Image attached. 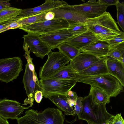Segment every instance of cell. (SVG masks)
Here are the masks:
<instances>
[{
  "mask_svg": "<svg viewBox=\"0 0 124 124\" xmlns=\"http://www.w3.org/2000/svg\"><path fill=\"white\" fill-rule=\"evenodd\" d=\"M85 23L100 41H106L120 35L119 29L110 13L106 11L96 17L88 18Z\"/></svg>",
  "mask_w": 124,
  "mask_h": 124,
  "instance_id": "6da1fadb",
  "label": "cell"
},
{
  "mask_svg": "<svg viewBox=\"0 0 124 124\" xmlns=\"http://www.w3.org/2000/svg\"><path fill=\"white\" fill-rule=\"evenodd\" d=\"M23 116L17 118L18 124H64L65 115L59 109L48 107L42 111L29 109Z\"/></svg>",
  "mask_w": 124,
  "mask_h": 124,
  "instance_id": "7a4b0ae2",
  "label": "cell"
},
{
  "mask_svg": "<svg viewBox=\"0 0 124 124\" xmlns=\"http://www.w3.org/2000/svg\"><path fill=\"white\" fill-rule=\"evenodd\" d=\"M82 103L83 110L78 116L79 119L94 124H106L114 116L107 112L106 104H98L89 95L83 98Z\"/></svg>",
  "mask_w": 124,
  "mask_h": 124,
  "instance_id": "3957f363",
  "label": "cell"
},
{
  "mask_svg": "<svg viewBox=\"0 0 124 124\" xmlns=\"http://www.w3.org/2000/svg\"><path fill=\"white\" fill-rule=\"evenodd\" d=\"M99 88L105 91L111 97H116L123 90V86L116 78L109 73L93 76H79L76 80Z\"/></svg>",
  "mask_w": 124,
  "mask_h": 124,
  "instance_id": "277c9868",
  "label": "cell"
},
{
  "mask_svg": "<svg viewBox=\"0 0 124 124\" xmlns=\"http://www.w3.org/2000/svg\"><path fill=\"white\" fill-rule=\"evenodd\" d=\"M27 63L25 65L23 82L28 98L24 102V105L29 104L32 106L34 99L35 94L37 91H41V88L34 65L30 57L26 58Z\"/></svg>",
  "mask_w": 124,
  "mask_h": 124,
  "instance_id": "5b68a950",
  "label": "cell"
},
{
  "mask_svg": "<svg viewBox=\"0 0 124 124\" xmlns=\"http://www.w3.org/2000/svg\"><path fill=\"white\" fill-rule=\"evenodd\" d=\"M43 96L46 98L48 95L59 94L67 95L68 91L76 85L75 80H62L48 78L39 80Z\"/></svg>",
  "mask_w": 124,
  "mask_h": 124,
  "instance_id": "8992f818",
  "label": "cell"
},
{
  "mask_svg": "<svg viewBox=\"0 0 124 124\" xmlns=\"http://www.w3.org/2000/svg\"><path fill=\"white\" fill-rule=\"evenodd\" d=\"M47 55L46 62L40 68L39 74L41 79L50 78L70 61L69 59L59 51H51Z\"/></svg>",
  "mask_w": 124,
  "mask_h": 124,
  "instance_id": "52a82bcc",
  "label": "cell"
},
{
  "mask_svg": "<svg viewBox=\"0 0 124 124\" xmlns=\"http://www.w3.org/2000/svg\"><path fill=\"white\" fill-rule=\"evenodd\" d=\"M69 23L66 20L54 19L24 26L19 29L27 32L40 35L64 29H67Z\"/></svg>",
  "mask_w": 124,
  "mask_h": 124,
  "instance_id": "ba28073f",
  "label": "cell"
},
{
  "mask_svg": "<svg viewBox=\"0 0 124 124\" xmlns=\"http://www.w3.org/2000/svg\"><path fill=\"white\" fill-rule=\"evenodd\" d=\"M23 62L18 57L0 59V80L8 83L16 79L23 70Z\"/></svg>",
  "mask_w": 124,
  "mask_h": 124,
  "instance_id": "9c48e42d",
  "label": "cell"
},
{
  "mask_svg": "<svg viewBox=\"0 0 124 124\" xmlns=\"http://www.w3.org/2000/svg\"><path fill=\"white\" fill-rule=\"evenodd\" d=\"M65 6L50 11L54 13V19H65L69 24L76 22L85 23V20L88 18L98 16L85 14L66 8Z\"/></svg>",
  "mask_w": 124,
  "mask_h": 124,
  "instance_id": "30bf717a",
  "label": "cell"
},
{
  "mask_svg": "<svg viewBox=\"0 0 124 124\" xmlns=\"http://www.w3.org/2000/svg\"><path fill=\"white\" fill-rule=\"evenodd\" d=\"M22 38L23 44H26L30 51L37 57L43 59L51 52L48 46L41 39L39 35L28 33L24 35Z\"/></svg>",
  "mask_w": 124,
  "mask_h": 124,
  "instance_id": "8fae6325",
  "label": "cell"
},
{
  "mask_svg": "<svg viewBox=\"0 0 124 124\" xmlns=\"http://www.w3.org/2000/svg\"><path fill=\"white\" fill-rule=\"evenodd\" d=\"M20 104L24 105L16 101L6 98L0 100V116L6 120L16 119L23 113L25 109L31 107L23 106Z\"/></svg>",
  "mask_w": 124,
  "mask_h": 124,
  "instance_id": "7c38bea8",
  "label": "cell"
},
{
  "mask_svg": "<svg viewBox=\"0 0 124 124\" xmlns=\"http://www.w3.org/2000/svg\"><path fill=\"white\" fill-rule=\"evenodd\" d=\"M39 36L41 39L46 43L51 50L57 48L62 43L73 36L68 29H61Z\"/></svg>",
  "mask_w": 124,
  "mask_h": 124,
  "instance_id": "4fadbf2b",
  "label": "cell"
},
{
  "mask_svg": "<svg viewBox=\"0 0 124 124\" xmlns=\"http://www.w3.org/2000/svg\"><path fill=\"white\" fill-rule=\"evenodd\" d=\"M63 0H46L42 5L31 8L22 9L19 16L27 17L35 15L68 5Z\"/></svg>",
  "mask_w": 124,
  "mask_h": 124,
  "instance_id": "5bb4252c",
  "label": "cell"
},
{
  "mask_svg": "<svg viewBox=\"0 0 124 124\" xmlns=\"http://www.w3.org/2000/svg\"><path fill=\"white\" fill-rule=\"evenodd\" d=\"M65 6L68 8L85 14L96 16L100 15L106 11L107 9L109 6L107 4L98 1L94 2L88 1L80 4L74 5L68 4Z\"/></svg>",
  "mask_w": 124,
  "mask_h": 124,
  "instance_id": "9a60e30c",
  "label": "cell"
},
{
  "mask_svg": "<svg viewBox=\"0 0 124 124\" xmlns=\"http://www.w3.org/2000/svg\"><path fill=\"white\" fill-rule=\"evenodd\" d=\"M101 58L85 52H80L70 61L71 67L77 73L87 69Z\"/></svg>",
  "mask_w": 124,
  "mask_h": 124,
  "instance_id": "2e32d148",
  "label": "cell"
},
{
  "mask_svg": "<svg viewBox=\"0 0 124 124\" xmlns=\"http://www.w3.org/2000/svg\"><path fill=\"white\" fill-rule=\"evenodd\" d=\"M99 41H100L94 33L88 29L84 33L70 37L65 42L79 50L85 46Z\"/></svg>",
  "mask_w": 124,
  "mask_h": 124,
  "instance_id": "e0dca14e",
  "label": "cell"
},
{
  "mask_svg": "<svg viewBox=\"0 0 124 124\" xmlns=\"http://www.w3.org/2000/svg\"><path fill=\"white\" fill-rule=\"evenodd\" d=\"M110 48L107 43L99 41L82 48L79 51V53H86L101 58L107 56Z\"/></svg>",
  "mask_w": 124,
  "mask_h": 124,
  "instance_id": "ac0fdd59",
  "label": "cell"
},
{
  "mask_svg": "<svg viewBox=\"0 0 124 124\" xmlns=\"http://www.w3.org/2000/svg\"><path fill=\"white\" fill-rule=\"evenodd\" d=\"M106 57L101 58L87 69L79 72L80 76H93L108 73L106 65Z\"/></svg>",
  "mask_w": 124,
  "mask_h": 124,
  "instance_id": "d6986e66",
  "label": "cell"
},
{
  "mask_svg": "<svg viewBox=\"0 0 124 124\" xmlns=\"http://www.w3.org/2000/svg\"><path fill=\"white\" fill-rule=\"evenodd\" d=\"M48 99L59 109L63 111L66 115L75 116L74 110L68 102L67 95L52 94L46 97Z\"/></svg>",
  "mask_w": 124,
  "mask_h": 124,
  "instance_id": "ffe728a7",
  "label": "cell"
},
{
  "mask_svg": "<svg viewBox=\"0 0 124 124\" xmlns=\"http://www.w3.org/2000/svg\"><path fill=\"white\" fill-rule=\"evenodd\" d=\"M106 57V65L108 73L117 78L124 87V63L117 60Z\"/></svg>",
  "mask_w": 124,
  "mask_h": 124,
  "instance_id": "44dd1931",
  "label": "cell"
},
{
  "mask_svg": "<svg viewBox=\"0 0 124 124\" xmlns=\"http://www.w3.org/2000/svg\"><path fill=\"white\" fill-rule=\"evenodd\" d=\"M79 76L78 73L73 69L69 64L64 66L50 78L76 80Z\"/></svg>",
  "mask_w": 124,
  "mask_h": 124,
  "instance_id": "7402d4cb",
  "label": "cell"
},
{
  "mask_svg": "<svg viewBox=\"0 0 124 124\" xmlns=\"http://www.w3.org/2000/svg\"><path fill=\"white\" fill-rule=\"evenodd\" d=\"M98 104H108L110 102V97L105 91L97 87L91 86L89 94Z\"/></svg>",
  "mask_w": 124,
  "mask_h": 124,
  "instance_id": "603a6c76",
  "label": "cell"
},
{
  "mask_svg": "<svg viewBox=\"0 0 124 124\" xmlns=\"http://www.w3.org/2000/svg\"><path fill=\"white\" fill-rule=\"evenodd\" d=\"M22 9L12 7L4 8L0 11V23L16 19Z\"/></svg>",
  "mask_w": 124,
  "mask_h": 124,
  "instance_id": "cb8c5ba5",
  "label": "cell"
},
{
  "mask_svg": "<svg viewBox=\"0 0 124 124\" xmlns=\"http://www.w3.org/2000/svg\"><path fill=\"white\" fill-rule=\"evenodd\" d=\"M47 11L29 16H20L17 22L21 27L24 26L46 21L45 15Z\"/></svg>",
  "mask_w": 124,
  "mask_h": 124,
  "instance_id": "d4e9b609",
  "label": "cell"
},
{
  "mask_svg": "<svg viewBox=\"0 0 124 124\" xmlns=\"http://www.w3.org/2000/svg\"><path fill=\"white\" fill-rule=\"evenodd\" d=\"M106 57L117 60L124 63V42L110 47Z\"/></svg>",
  "mask_w": 124,
  "mask_h": 124,
  "instance_id": "484cf974",
  "label": "cell"
},
{
  "mask_svg": "<svg viewBox=\"0 0 124 124\" xmlns=\"http://www.w3.org/2000/svg\"><path fill=\"white\" fill-rule=\"evenodd\" d=\"M57 48L59 51L69 59L70 61L73 59L79 53L78 49L65 42L62 43Z\"/></svg>",
  "mask_w": 124,
  "mask_h": 124,
  "instance_id": "4316f807",
  "label": "cell"
},
{
  "mask_svg": "<svg viewBox=\"0 0 124 124\" xmlns=\"http://www.w3.org/2000/svg\"><path fill=\"white\" fill-rule=\"evenodd\" d=\"M67 29L73 36L85 32L89 29L85 23L76 22L69 24Z\"/></svg>",
  "mask_w": 124,
  "mask_h": 124,
  "instance_id": "83f0119b",
  "label": "cell"
},
{
  "mask_svg": "<svg viewBox=\"0 0 124 124\" xmlns=\"http://www.w3.org/2000/svg\"><path fill=\"white\" fill-rule=\"evenodd\" d=\"M117 11V23L123 30L124 31V3L119 1L115 5Z\"/></svg>",
  "mask_w": 124,
  "mask_h": 124,
  "instance_id": "f1b7e54d",
  "label": "cell"
},
{
  "mask_svg": "<svg viewBox=\"0 0 124 124\" xmlns=\"http://www.w3.org/2000/svg\"><path fill=\"white\" fill-rule=\"evenodd\" d=\"M17 17L14 20L0 23V33L9 30L19 28L20 27L17 22L18 19Z\"/></svg>",
  "mask_w": 124,
  "mask_h": 124,
  "instance_id": "f546056e",
  "label": "cell"
},
{
  "mask_svg": "<svg viewBox=\"0 0 124 124\" xmlns=\"http://www.w3.org/2000/svg\"><path fill=\"white\" fill-rule=\"evenodd\" d=\"M105 42L107 43L110 47L118 45L124 42V33L118 36L106 41Z\"/></svg>",
  "mask_w": 124,
  "mask_h": 124,
  "instance_id": "4dcf8cb0",
  "label": "cell"
},
{
  "mask_svg": "<svg viewBox=\"0 0 124 124\" xmlns=\"http://www.w3.org/2000/svg\"><path fill=\"white\" fill-rule=\"evenodd\" d=\"M83 97H78L77 98L74 108L75 116H79L82 112L83 108L82 101Z\"/></svg>",
  "mask_w": 124,
  "mask_h": 124,
  "instance_id": "1f68e13d",
  "label": "cell"
},
{
  "mask_svg": "<svg viewBox=\"0 0 124 124\" xmlns=\"http://www.w3.org/2000/svg\"><path fill=\"white\" fill-rule=\"evenodd\" d=\"M109 124H124V120L121 113L114 116L109 122Z\"/></svg>",
  "mask_w": 124,
  "mask_h": 124,
  "instance_id": "d6a6232c",
  "label": "cell"
},
{
  "mask_svg": "<svg viewBox=\"0 0 124 124\" xmlns=\"http://www.w3.org/2000/svg\"><path fill=\"white\" fill-rule=\"evenodd\" d=\"M119 1L118 0H99L97 1L100 3L107 4L109 6L116 5Z\"/></svg>",
  "mask_w": 124,
  "mask_h": 124,
  "instance_id": "836d02e7",
  "label": "cell"
},
{
  "mask_svg": "<svg viewBox=\"0 0 124 124\" xmlns=\"http://www.w3.org/2000/svg\"><path fill=\"white\" fill-rule=\"evenodd\" d=\"M43 95L41 91H38L35 92L34 98L36 101L39 103L41 101L43 98Z\"/></svg>",
  "mask_w": 124,
  "mask_h": 124,
  "instance_id": "e575fe53",
  "label": "cell"
},
{
  "mask_svg": "<svg viewBox=\"0 0 124 124\" xmlns=\"http://www.w3.org/2000/svg\"><path fill=\"white\" fill-rule=\"evenodd\" d=\"M10 1L0 0V11L6 8L10 7Z\"/></svg>",
  "mask_w": 124,
  "mask_h": 124,
  "instance_id": "d590c367",
  "label": "cell"
},
{
  "mask_svg": "<svg viewBox=\"0 0 124 124\" xmlns=\"http://www.w3.org/2000/svg\"><path fill=\"white\" fill-rule=\"evenodd\" d=\"M55 16L54 13L50 11H48L46 13L45 16V19L46 20H49L54 19Z\"/></svg>",
  "mask_w": 124,
  "mask_h": 124,
  "instance_id": "8d00e7d4",
  "label": "cell"
},
{
  "mask_svg": "<svg viewBox=\"0 0 124 124\" xmlns=\"http://www.w3.org/2000/svg\"><path fill=\"white\" fill-rule=\"evenodd\" d=\"M67 95L70 97L76 98L78 96L76 93L75 92L70 90L67 93Z\"/></svg>",
  "mask_w": 124,
  "mask_h": 124,
  "instance_id": "74e56055",
  "label": "cell"
},
{
  "mask_svg": "<svg viewBox=\"0 0 124 124\" xmlns=\"http://www.w3.org/2000/svg\"><path fill=\"white\" fill-rule=\"evenodd\" d=\"M0 124H9L7 120L5 119L0 116Z\"/></svg>",
  "mask_w": 124,
  "mask_h": 124,
  "instance_id": "f35d334b",
  "label": "cell"
},
{
  "mask_svg": "<svg viewBox=\"0 0 124 124\" xmlns=\"http://www.w3.org/2000/svg\"><path fill=\"white\" fill-rule=\"evenodd\" d=\"M88 1L91 2H96V0H90Z\"/></svg>",
  "mask_w": 124,
  "mask_h": 124,
  "instance_id": "ab89813d",
  "label": "cell"
},
{
  "mask_svg": "<svg viewBox=\"0 0 124 124\" xmlns=\"http://www.w3.org/2000/svg\"><path fill=\"white\" fill-rule=\"evenodd\" d=\"M87 122L88 124H93V123H90L89 122Z\"/></svg>",
  "mask_w": 124,
  "mask_h": 124,
  "instance_id": "60d3db41",
  "label": "cell"
}]
</instances>
